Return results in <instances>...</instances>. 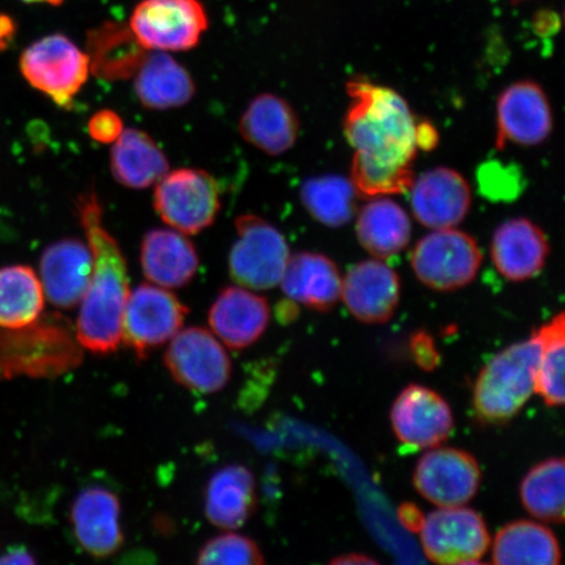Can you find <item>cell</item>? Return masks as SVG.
Returning <instances> with one entry per match:
<instances>
[{"label":"cell","instance_id":"obj_4","mask_svg":"<svg viewBox=\"0 0 565 565\" xmlns=\"http://www.w3.org/2000/svg\"><path fill=\"white\" fill-rule=\"evenodd\" d=\"M153 206L169 227L186 236L198 235L210 228L221 212V188L203 169H177L157 183Z\"/></svg>","mask_w":565,"mask_h":565},{"label":"cell","instance_id":"obj_35","mask_svg":"<svg viewBox=\"0 0 565 565\" xmlns=\"http://www.w3.org/2000/svg\"><path fill=\"white\" fill-rule=\"evenodd\" d=\"M122 131V118L110 109L98 110L88 122L89 136L98 141V143H115Z\"/></svg>","mask_w":565,"mask_h":565},{"label":"cell","instance_id":"obj_31","mask_svg":"<svg viewBox=\"0 0 565 565\" xmlns=\"http://www.w3.org/2000/svg\"><path fill=\"white\" fill-rule=\"evenodd\" d=\"M565 469L563 458H548L535 465L520 486L522 504L533 518L550 524L564 522Z\"/></svg>","mask_w":565,"mask_h":565},{"label":"cell","instance_id":"obj_18","mask_svg":"<svg viewBox=\"0 0 565 565\" xmlns=\"http://www.w3.org/2000/svg\"><path fill=\"white\" fill-rule=\"evenodd\" d=\"M42 288L56 308L73 309L86 295L94 271V257L87 243L61 239L46 247L40 264Z\"/></svg>","mask_w":565,"mask_h":565},{"label":"cell","instance_id":"obj_10","mask_svg":"<svg viewBox=\"0 0 565 565\" xmlns=\"http://www.w3.org/2000/svg\"><path fill=\"white\" fill-rule=\"evenodd\" d=\"M419 533L424 554L436 564H477L491 545L482 515L462 505L429 513Z\"/></svg>","mask_w":565,"mask_h":565},{"label":"cell","instance_id":"obj_32","mask_svg":"<svg viewBox=\"0 0 565 565\" xmlns=\"http://www.w3.org/2000/svg\"><path fill=\"white\" fill-rule=\"evenodd\" d=\"M356 189L341 175L316 177L302 183L300 198L303 207L327 227L339 228L356 212Z\"/></svg>","mask_w":565,"mask_h":565},{"label":"cell","instance_id":"obj_17","mask_svg":"<svg viewBox=\"0 0 565 565\" xmlns=\"http://www.w3.org/2000/svg\"><path fill=\"white\" fill-rule=\"evenodd\" d=\"M77 543L87 554L105 559L124 545L121 503L115 492L94 486L83 490L71 508Z\"/></svg>","mask_w":565,"mask_h":565},{"label":"cell","instance_id":"obj_34","mask_svg":"<svg viewBox=\"0 0 565 565\" xmlns=\"http://www.w3.org/2000/svg\"><path fill=\"white\" fill-rule=\"evenodd\" d=\"M195 562L202 565H260L265 557L253 540L242 534L225 533L204 543Z\"/></svg>","mask_w":565,"mask_h":565},{"label":"cell","instance_id":"obj_7","mask_svg":"<svg viewBox=\"0 0 565 565\" xmlns=\"http://www.w3.org/2000/svg\"><path fill=\"white\" fill-rule=\"evenodd\" d=\"M409 260L424 286L437 292H451L475 281L482 265V253L468 233L444 228L424 236L415 245Z\"/></svg>","mask_w":565,"mask_h":565},{"label":"cell","instance_id":"obj_15","mask_svg":"<svg viewBox=\"0 0 565 565\" xmlns=\"http://www.w3.org/2000/svg\"><path fill=\"white\" fill-rule=\"evenodd\" d=\"M412 209L416 221L430 230L455 228L468 216L471 189L455 169L437 167L414 180Z\"/></svg>","mask_w":565,"mask_h":565},{"label":"cell","instance_id":"obj_1","mask_svg":"<svg viewBox=\"0 0 565 565\" xmlns=\"http://www.w3.org/2000/svg\"><path fill=\"white\" fill-rule=\"evenodd\" d=\"M344 136L355 150L351 182L369 198L407 192L415 180L419 121L398 92L363 76L348 82Z\"/></svg>","mask_w":565,"mask_h":565},{"label":"cell","instance_id":"obj_25","mask_svg":"<svg viewBox=\"0 0 565 565\" xmlns=\"http://www.w3.org/2000/svg\"><path fill=\"white\" fill-rule=\"evenodd\" d=\"M256 505V480L245 466H225L211 477L204 494V513L212 525L225 530L242 527Z\"/></svg>","mask_w":565,"mask_h":565},{"label":"cell","instance_id":"obj_39","mask_svg":"<svg viewBox=\"0 0 565 565\" xmlns=\"http://www.w3.org/2000/svg\"><path fill=\"white\" fill-rule=\"evenodd\" d=\"M34 563L33 556L24 550H13L11 553L0 557V564H32Z\"/></svg>","mask_w":565,"mask_h":565},{"label":"cell","instance_id":"obj_29","mask_svg":"<svg viewBox=\"0 0 565 565\" xmlns=\"http://www.w3.org/2000/svg\"><path fill=\"white\" fill-rule=\"evenodd\" d=\"M559 541L551 530L527 520L513 521L494 536L492 563L499 565H557Z\"/></svg>","mask_w":565,"mask_h":565},{"label":"cell","instance_id":"obj_30","mask_svg":"<svg viewBox=\"0 0 565 565\" xmlns=\"http://www.w3.org/2000/svg\"><path fill=\"white\" fill-rule=\"evenodd\" d=\"M44 308V288L31 267L0 268V328L12 331L31 327Z\"/></svg>","mask_w":565,"mask_h":565},{"label":"cell","instance_id":"obj_3","mask_svg":"<svg viewBox=\"0 0 565 565\" xmlns=\"http://www.w3.org/2000/svg\"><path fill=\"white\" fill-rule=\"evenodd\" d=\"M540 353V339L533 331L527 341L499 352L480 371L472 393L480 422L504 424L521 412L535 391Z\"/></svg>","mask_w":565,"mask_h":565},{"label":"cell","instance_id":"obj_12","mask_svg":"<svg viewBox=\"0 0 565 565\" xmlns=\"http://www.w3.org/2000/svg\"><path fill=\"white\" fill-rule=\"evenodd\" d=\"M482 470L475 456L456 448H435L419 459L414 486L422 497L440 507H461L475 499Z\"/></svg>","mask_w":565,"mask_h":565},{"label":"cell","instance_id":"obj_40","mask_svg":"<svg viewBox=\"0 0 565 565\" xmlns=\"http://www.w3.org/2000/svg\"><path fill=\"white\" fill-rule=\"evenodd\" d=\"M377 561L373 557L365 556L363 554H350L335 557L331 561V564H376Z\"/></svg>","mask_w":565,"mask_h":565},{"label":"cell","instance_id":"obj_22","mask_svg":"<svg viewBox=\"0 0 565 565\" xmlns=\"http://www.w3.org/2000/svg\"><path fill=\"white\" fill-rule=\"evenodd\" d=\"M280 285L289 299L317 312H329L341 300V274L333 260L320 253L289 257Z\"/></svg>","mask_w":565,"mask_h":565},{"label":"cell","instance_id":"obj_11","mask_svg":"<svg viewBox=\"0 0 565 565\" xmlns=\"http://www.w3.org/2000/svg\"><path fill=\"white\" fill-rule=\"evenodd\" d=\"M164 363L177 384L196 393L221 392L231 380L228 353L206 329L180 330L171 339Z\"/></svg>","mask_w":565,"mask_h":565},{"label":"cell","instance_id":"obj_24","mask_svg":"<svg viewBox=\"0 0 565 565\" xmlns=\"http://www.w3.org/2000/svg\"><path fill=\"white\" fill-rule=\"evenodd\" d=\"M148 54L129 25L105 21L87 34L90 73L98 79L121 82L136 76Z\"/></svg>","mask_w":565,"mask_h":565},{"label":"cell","instance_id":"obj_36","mask_svg":"<svg viewBox=\"0 0 565 565\" xmlns=\"http://www.w3.org/2000/svg\"><path fill=\"white\" fill-rule=\"evenodd\" d=\"M409 350L416 364L424 371H434L440 364V353L436 349L433 337L426 331H416L409 338Z\"/></svg>","mask_w":565,"mask_h":565},{"label":"cell","instance_id":"obj_9","mask_svg":"<svg viewBox=\"0 0 565 565\" xmlns=\"http://www.w3.org/2000/svg\"><path fill=\"white\" fill-rule=\"evenodd\" d=\"M188 312V308L168 288L140 285L130 292L126 302L121 342L139 359H145L179 333Z\"/></svg>","mask_w":565,"mask_h":565},{"label":"cell","instance_id":"obj_16","mask_svg":"<svg viewBox=\"0 0 565 565\" xmlns=\"http://www.w3.org/2000/svg\"><path fill=\"white\" fill-rule=\"evenodd\" d=\"M345 307L360 322L381 324L392 320L401 299V279L380 259L353 265L342 280Z\"/></svg>","mask_w":565,"mask_h":565},{"label":"cell","instance_id":"obj_26","mask_svg":"<svg viewBox=\"0 0 565 565\" xmlns=\"http://www.w3.org/2000/svg\"><path fill=\"white\" fill-rule=\"evenodd\" d=\"M136 94L147 109L181 108L193 100L195 83L189 71L171 55L148 53L136 74Z\"/></svg>","mask_w":565,"mask_h":565},{"label":"cell","instance_id":"obj_21","mask_svg":"<svg viewBox=\"0 0 565 565\" xmlns=\"http://www.w3.org/2000/svg\"><path fill=\"white\" fill-rule=\"evenodd\" d=\"M140 264L145 277L154 286L181 288L189 285L200 267L195 246L175 230H152L140 246Z\"/></svg>","mask_w":565,"mask_h":565},{"label":"cell","instance_id":"obj_2","mask_svg":"<svg viewBox=\"0 0 565 565\" xmlns=\"http://www.w3.org/2000/svg\"><path fill=\"white\" fill-rule=\"evenodd\" d=\"M77 212L94 257V271L81 301L75 334L83 349L108 355L121 344L122 318L131 292L127 264L121 246L103 225L96 192L77 198Z\"/></svg>","mask_w":565,"mask_h":565},{"label":"cell","instance_id":"obj_41","mask_svg":"<svg viewBox=\"0 0 565 565\" xmlns=\"http://www.w3.org/2000/svg\"><path fill=\"white\" fill-rule=\"evenodd\" d=\"M25 3H47L51 6H60L63 0H23Z\"/></svg>","mask_w":565,"mask_h":565},{"label":"cell","instance_id":"obj_33","mask_svg":"<svg viewBox=\"0 0 565 565\" xmlns=\"http://www.w3.org/2000/svg\"><path fill=\"white\" fill-rule=\"evenodd\" d=\"M564 313L543 324L534 333L540 339L541 353L535 373V393H539L550 407L564 404V358H565Z\"/></svg>","mask_w":565,"mask_h":565},{"label":"cell","instance_id":"obj_27","mask_svg":"<svg viewBox=\"0 0 565 565\" xmlns=\"http://www.w3.org/2000/svg\"><path fill=\"white\" fill-rule=\"evenodd\" d=\"M110 171L122 186L141 190L157 185L169 172V162L147 132L126 129L111 148Z\"/></svg>","mask_w":565,"mask_h":565},{"label":"cell","instance_id":"obj_19","mask_svg":"<svg viewBox=\"0 0 565 565\" xmlns=\"http://www.w3.org/2000/svg\"><path fill=\"white\" fill-rule=\"evenodd\" d=\"M270 316V307L264 296L244 287H227L212 303L209 323L212 333L227 348L244 350L264 335Z\"/></svg>","mask_w":565,"mask_h":565},{"label":"cell","instance_id":"obj_5","mask_svg":"<svg viewBox=\"0 0 565 565\" xmlns=\"http://www.w3.org/2000/svg\"><path fill=\"white\" fill-rule=\"evenodd\" d=\"M21 74L35 89L70 109L90 73L87 53L66 35L56 33L35 41L20 58Z\"/></svg>","mask_w":565,"mask_h":565},{"label":"cell","instance_id":"obj_14","mask_svg":"<svg viewBox=\"0 0 565 565\" xmlns=\"http://www.w3.org/2000/svg\"><path fill=\"white\" fill-rule=\"evenodd\" d=\"M391 420L395 436L414 449H433L447 441L455 429L448 402L433 388L408 385L394 401Z\"/></svg>","mask_w":565,"mask_h":565},{"label":"cell","instance_id":"obj_23","mask_svg":"<svg viewBox=\"0 0 565 565\" xmlns=\"http://www.w3.org/2000/svg\"><path fill=\"white\" fill-rule=\"evenodd\" d=\"M299 131V118L292 106L273 94L254 97L239 119L242 137L270 157L291 150Z\"/></svg>","mask_w":565,"mask_h":565},{"label":"cell","instance_id":"obj_38","mask_svg":"<svg viewBox=\"0 0 565 565\" xmlns=\"http://www.w3.org/2000/svg\"><path fill=\"white\" fill-rule=\"evenodd\" d=\"M17 34V24L10 17L0 15V52L6 51Z\"/></svg>","mask_w":565,"mask_h":565},{"label":"cell","instance_id":"obj_6","mask_svg":"<svg viewBox=\"0 0 565 565\" xmlns=\"http://www.w3.org/2000/svg\"><path fill=\"white\" fill-rule=\"evenodd\" d=\"M236 233V242L230 253L232 280L254 291L278 286L291 257L285 236L256 215L237 217Z\"/></svg>","mask_w":565,"mask_h":565},{"label":"cell","instance_id":"obj_13","mask_svg":"<svg viewBox=\"0 0 565 565\" xmlns=\"http://www.w3.org/2000/svg\"><path fill=\"white\" fill-rule=\"evenodd\" d=\"M497 147L540 146L554 129L553 109L540 84L522 81L511 84L498 98Z\"/></svg>","mask_w":565,"mask_h":565},{"label":"cell","instance_id":"obj_8","mask_svg":"<svg viewBox=\"0 0 565 565\" xmlns=\"http://www.w3.org/2000/svg\"><path fill=\"white\" fill-rule=\"evenodd\" d=\"M129 26L147 51L188 52L200 44L209 18L200 0H141Z\"/></svg>","mask_w":565,"mask_h":565},{"label":"cell","instance_id":"obj_28","mask_svg":"<svg viewBox=\"0 0 565 565\" xmlns=\"http://www.w3.org/2000/svg\"><path fill=\"white\" fill-rule=\"evenodd\" d=\"M412 232L407 212L386 196L372 198L359 212L356 236L374 258L384 259L405 250Z\"/></svg>","mask_w":565,"mask_h":565},{"label":"cell","instance_id":"obj_20","mask_svg":"<svg viewBox=\"0 0 565 565\" xmlns=\"http://www.w3.org/2000/svg\"><path fill=\"white\" fill-rule=\"evenodd\" d=\"M550 256L548 239L532 221L511 218L494 231L491 257L494 267L511 281H525L536 277Z\"/></svg>","mask_w":565,"mask_h":565},{"label":"cell","instance_id":"obj_37","mask_svg":"<svg viewBox=\"0 0 565 565\" xmlns=\"http://www.w3.org/2000/svg\"><path fill=\"white\" fill-rule=\"evenodd\" d=\"M398 519L409 532L419 533L424 522V515L418 507L413 503H405L399 507Z\"/></svg>","mask_w":565,"mask_h":565}]
</instances>
